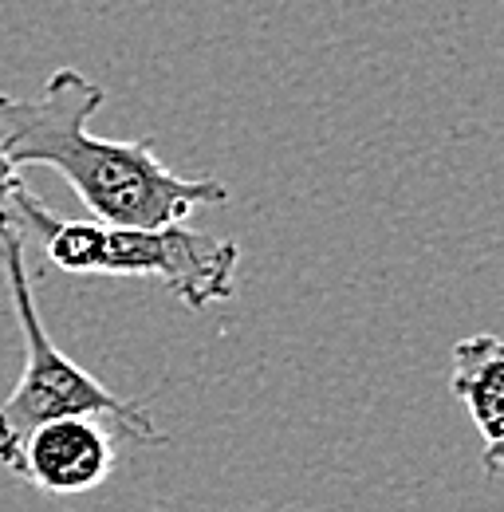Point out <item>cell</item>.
Returning a JSON list of instances; mask_svg holds the SVG:
<instances>
[{
	"label": "cell",
	"mask_w": 504,
	"mask_h": 512,
	"mask_svg": "<svg viewBox=\"0 0 504 512\" xmlns=\"http://www.w3.org/2000/svg\"><path fill=\"white\" fill-rule=\"evenodd\" d=\"M453 394L465 402L481 442L485 473L501 477L504 469V343L497 335H469L453 347Z\"/></svg>",
	"instance_id": "5b68a950"
},
{
	"label": "cell",
	"mask_w": 504,
	"mask_h": 512,
	"mask_svg": "<svg viewBox=\"0 0 504 512\" xmlns=\"http://www.w3.org/2000/svg\"><path fill=\"white\" fill-rule=\"evenodd\" d=\"M4 249V268H8V288H12V308L16 323L24 335V371L20 383L12 386V394L0 402V465L8 469L20 442L52 422V418H111L123 434L146 442V446H162L166 434L150 422L146 406L123 398L115 390L99 383L91 371H83L75 359H67L60 347L52 343L48 327L36 312V292H32V276L24 264V237L8 233L0 237Z\"/></svg>",
	"instance_id": "3957f363"
},
{
	"label": "cell",
	"mask_w": 504,
	"mask_h": 512,
	"mask_svg": "<svg viewBox=\"0 0 504 512\" xmlns=\"http://www.w3.org/2000/svg\"><path fill=\"white\" fill-rule=\"evenodd\" d=\"M24 245L36 241L44 256L75 276H130L158 280L189 312L225 304L237 284L241 245L186 225L123 229L103 221H63L32 190L20 197Z\"/></svg>",
	"instance_id": "7a4b0ae2"
},
{
	"label": "cell",
	"mask_w": 504,
	"mask_h": 512,
	"mask_svg": "<svg viewBox=\"0 0 504 512\" xmlns=\"http://www.w3.org/2000/svg\"><path fill=\"white\" fill-rule=\"evenodd\" d=\"M24 182H20V170L0 154V237L8 233H20L24 237V213H20V197H24Z\"/></svg>",
	"instance_id": "8992f818"
},
{
	"label": "cell",
	"mask_w": 504,
	"mask_h": 512,
	"mask_svg": "<svg viewBox=\"0 0 504 512\" xmlns=\"http://www.w3.org/2000/svg\"><path fill=\"white\" fill-rule=\"evenodd\" d=\"M115 469V438L95 418H52L36 426L8 465L20 481L52 497H79L99 489Z\"/></svg>",
	"instance_id": "277c9868"
},
{
	"label": "cell",
	"mask_w": 504,
	"mask_h": 512,
	"mask_svg": "<svg viewBox=\"0 0 504 512\" xmlns=\"http://www.w3.org/2000/svg\"><path fill=\"white\" fill-rule=\"evenodd\" d=\"M107 91L75 67L48 75L40 95H0V154L24 166H48L75 190L91 217L123 229H162L186 221L201 205H225L217 178L174 174L150 142H115L91 134L87 123Z\"/></svg>",
	"instance_id": "6da1fadb"
}]
</instances>
